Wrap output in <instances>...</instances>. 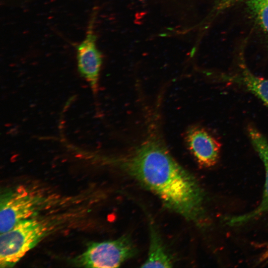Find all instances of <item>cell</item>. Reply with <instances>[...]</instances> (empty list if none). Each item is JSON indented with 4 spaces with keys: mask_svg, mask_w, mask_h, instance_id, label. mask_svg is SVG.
<instances>
[{
    "mask_svg": "<svg viewBox=\"0 0 268 268\" xmlns=\"http://www.w3.org/2000/svg\"><path fill=\"white\" fill-rule=\"evenodd\" d=\"M221 77L225 80L242 85L268 107V79L257 76L246 68H243L240 74L224 75Z\"/></svg>",
    "mask_w": 268,
    "mask_h": 268,
    "instance_id": "cell-8",
    "label": "cell"
},
{
    "mask_svg": "<svg viewBox=\"0 0 268 268\" xmlns=\"http://www.w3.org/2000/svg\"><path fill=\"white\" fill-rule=\"evenodd\" d=\"M47 222L35 218L21 220L0 235V267L11 268L48 234Z\"/></svg>",
    "mask_w": 268,
    "mask_h": 268,
    "instance_id": "cell-2",
    "label": "cell"
},
{
    "mask_svg": "<svg viewBox=\"0 0 268 268\" xmlns=\"http://www.w3.org/2000/svg\"><path fill=\"white\" fill-rule=\"evenodd\" d=\"M151 224L148 253L141 267H172L173 262L171 256L167 252L158 232Z\"/></svg>",
    "mask_w": 268,
    "mask_h": 268,
    "instance_id": "cell-9",
    "label": "cell"
},
{
    "mask_svg": "<svg viewBox=\"0 0 268 268\" xmlns=\"http://www.w3.org/2000/svg\"><path fill=\"white\" fill-rule=\"evenodd\" d=\"M50 201L41 193L24 188L8 193L0 201V233L10 230L21 220L32 218L46 208Z\"/></svg>",
    "mask_w": 268,
    "mask_h": 268,
    "instance_id": "cell-4",
    "label": "cell"
},
{
    "mask_svg": "<svg viewBox=\"0 0 268 268\" xmlns=\"http://www.w3.org/2000/svg\"><path fill=\"white\" fill-rule=\"evenodd\" d=\"M185 140L199 165L207 168L217 163L221 145L206 130L199 126L192 127L187 131Z\"/></svg>",
    "mask_w": 268,
    "mask_h": 268,
    "instance_id": "cell-6",
    "label": "cell"
},
{
    "mask_svg": "<svg viewBox=\"0 0 268 268\" xmlns=\"http://www.w3.org/2000/svg\"><path fill=\"white\" fill-rule=\"evenodd\" d=\"M248 134L255 149L261 158L265 170V184L262 200L259 205L251 211L227 219L230 225H240L263 215L268 214V141L259 130L253 127L248 129Z\"/></svg>",
    "mask_w": 268,
    "mask_h": 268,
    "instance_id": "cell-7",
    "label": "cell"
},
{
    "mask_svg": "<svg viewBox=\"0 0 268 268\" xmlns=\"http://www.w3.org/2000/svg\"><path fill=\"white\" fill-rule=\"evenodd\" d=\"M268 261V245L266 249L260 256L259 261L261 263H263Z\"/></svg>",
    "mask_w": 268,
    "mask_h": 268,
    "instance_id": "cell-12",
    "label": "cell"
},
{
    "mask_svg": "<svg viewBox=\"0 0 268 268\" xmlns=\"http://www.w3.org/2000/svg\"><path fill=\"white\" fill-rule=\"evenodd\" d=\"M242 0H220L218 8L222 9Z\"/></svg>",
    "mask_w": 268,
    "mask_h": 268,
    "instance_id": "cell-11",
    "label": "cell"
},
{
    "mask_svg": "<svg viewBox=\"0 0 268 268\" xmlns=\"http://www.w3.org/2000/svg\"><path fill=\"white\" fill-rule=\"evenodd\" d=\"M249 6L261 26L268 34V0H250Z\"/></svg>",
    "mask_w": 268,
    "mask_h": 268,
    "instance_id": "cell-10",
    "label": "cell"
},
{
    "mask_svg": "<svg viewBox=\"0 0 268 268\" xmlns=\"http://www.w3.org/2000/svg\"><path fill=\"white\" fill-rule=\"evenodd\" d=\"M136 249L130 236L89 244L74 260L75 265L84 268H118L134 257Z\"/></svg>",
    "mask_w": 268,
    "mask_h": 268,
    "instance_id": "cell-3",
    "label": "cell"
},
{
    "mask_svg": "<svg viewBox=\"0 0 268 268\" xmlns=\"http://www.w3.org/2000/svg\"><path fill=\"white\" fill-rule=\"evenodd\" d=\"M113 161L158 197L167 208L187 220L201 222L204 213L202 189L196 178L171 155L155 133Z\"/></svg>",
    "mask_w": 268,
    "mask_h": 268,
    "instance_id": "cell-1",
    "label": "cell"
},
{
    "mask_svg": "<svg viewBox=\"0 0 268 268\" xmlns=\"http://www.w3.org/2000/svg\"><path fill=\"white\" fill-rule=\"evenodd\" d=\"M91 19L84 40L77 48L78 70L86 79L94 93L98 90V80L102 64V56L96 45V37Z\"/></svg>",
    "mask_w": 268,
    "mask_h": 268,
    "instance_id": "cell-5",
    "label": "cell"
}]
</instances>
